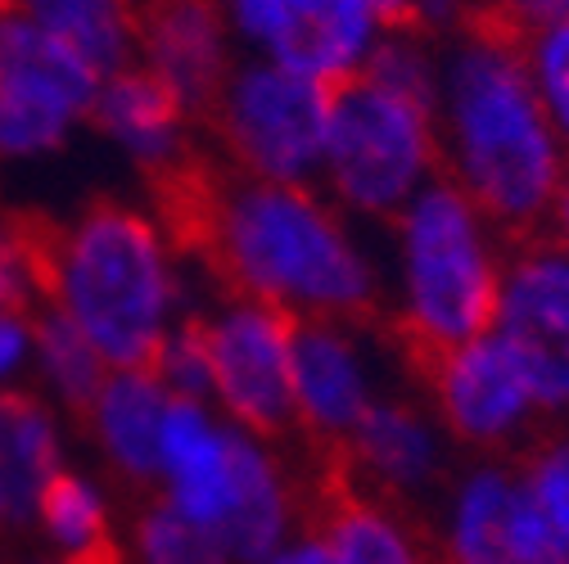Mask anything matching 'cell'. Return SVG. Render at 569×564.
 Returning a JSON list of instances; mask_svg holds the SVG:
<instances>
[{"label": "cell", "instance_id": "cell-1", "mask_svg": "<svg viewBox=\"0 0 569 564\" xmlns=\"http://www.w3.org/2000/svg\"><path fill=\"white\" fill-rule=\"evenodd\" d=\"M140 177L172 249L199 262L227 303L348 330L389 321L362 253L303 181L253 177L194 140L140 163Z\"/></svg>", "mask_w": 569, "mask_h": 564}, {"label": "cell", "instance_id": "cell-2", "mask_svg": "<svg viewBox=\"0 0 569 564\" xmlns=\"http://www.w3.org/2000/svg\"><path fill=\"white\" fill-rule=\"evenodd\" d=\"M317 483L321 461L299 465L290 443L258 439L208 402L172 397L154 497L203 524L236 564H262L290 542L312 520Z\"/></svg>", "mask_w": 569, "mask_h": 564}, {"label": "cell", "instance_id": "cell-3", "mask_svg": "<svg viewBox=\"0 0 569 564\" xmlns=\"http://www.w3.org/2000/svg\"><path fill=\"white\" fill-rule=\"evenodd\" d=\"M533 59L488 41H466L452 63V127L461 190L511 244L542 235V213L560 185L556 135L533 87Z\"/></svg>", "mask_w": 569, "mask_h": 564}, {"label": "cell", "instance_id": "cell-4", "mask_svg": "<svg viewBox=\"0 0 569 564\" xmlns=\"http://www.w3.org/2000/svg\"><path fill=\"white\" fill-rule=\"evenodd\" d=\"M46 308L73 321L109 371H154L172 308L154 226L109 194L91 199L59 231V290Z\"/></svg>", "mask_w": 569, "mask_h": 564}, {"label": "cell", "instance_id": "cell-5", "mask_svg": "<svg viewBox=\"0 0 569 564\" xmlns=\"http://www.w3.org/2000/svg\"><path fill=\"white\" fill-rule=\"evenodd\" d=\"M407 240V308L385 321L398 357L416 375L443 352L497 330L502 271L479 240V218L466 190L448 177L416 194L402 218Z\"/></svg>", "mask_w": 569, "mask_h": 564}, {"label": "cell", "instance_id": "cell-6", "mask_svg": "<svg viewBox=\"0 0 569 564\" xmlns=\"http://www.w3.org/2000/svg\"><path fill=\"white\" fill-rule=\"evenodd\" d=\"M326 163L339 194L362 213L393 218L425 168L443 172L435 109L389 91L362 63L339 78H326Z\"/></svg>", "mask_w": 569, "mask_h": 564}, {"label": "cell", "instance_id": "cell-7", "mask_svg": "<svg viewBox=\"0 0 569 564\" xmlns=\"http://www.w3.org/2000/svg\"><path fill=\"white\" fill-rule=\"evenodd\" d=\"M330 91L326 78H303L280 63H258L231 78L218 113L203 131L227 150V159L267 181H303L326 159Z\"/></svg>", "mask_w": 569, "mask_h": 564}, {"label": "cell", "instance_id": "cell-8", "mask_svg": "<svg viewBox=\"0 0 569 564\" xmlns=\"http://www.w3.org/2000/svg\"><path fill=\"white\" fill-rule=\"evenodd\" d=\"M295 312L267 303H231L222 316H203L208 402L271 443H295Z\"/></svg>", "mask_w": 569, "mask_h": 564}, {"label": "cell", "instance_id": "cell-9", "mask_svg": "<svg viewBox=\"0 0 569 564\" xmlns=\"http://www.w3.org/2000/svg\"><path fill=\"white\" fill-rule=\"evenodd\" d=\"M416 380L443 434L479 456H497L502 447L525 443L529 425L542 415L516 357L497 334L443 352L430 366H420Z\"/></svg>", "mask_w": 569, "mask_h": 564}, {"label": "cell", "instance_id": "cell-10", "mask_svg": "<svg viewBox=\"0 0 569 564\" xmlns=\"http://www.w3.org/2000/svg\"><path fill=\"white\" fill-rule=\"evenodd\" d=\"M492 334L516 357L538 411L569 420V258L551 240L525 244L507 271Z\"/></svg>", "mask_w": 569, "mask_h": 564}, {"label": "cell", "instance_id": "cell-11", "mask_svg": "<svg viewBox=\"0 0 569 564\" xmlns=\"http://www.w3.org/2000/svg\"><path fill=\"white\" fill-rule=\"evenodd\" d=\"M448 443L452 439L443 434L430 406L380 397L352 430V439L321 465L389 502L420 506L448 474Z\"/></svg>", "mask_w": 569, "mask_h": 564}, {"label": "cell", "instance_id": "cell-12", "mask_svg": "<svg viewBox=\"0 0 569 564\" xmlns=\"http://www.w3.org/2000/svg\"><path fill=\"white\" fill-rule=\"evenodd\" d=\"M118 10L140 59L186 95L190 118L203 127L231 87L218 0H118Z\"/></svg>", "mask_w": 569, "mask_h": 564}, {"label": "cell", "instance_id": "cell-13", "mask_svg": "<svg viewBox=\"0 0 569 564\" xmlns=\"http://www.w3.org/2000/svg\"><path fill=\"white\" fill-rule=\"evenodd\" d=\"M367 362L352 348L348 325H295V439L312 461H330L376 406Z\"/></svg>", "mask_w": 569, "mask_h": 564}, {"label": "cell", "instance_id": "cell-14", "mask_svg": "<svg viewBox=\"0 0 569 564\" xmlns=\"http://www.w3.org/2000/svg\"><path fill=\"white\" fill-rule=\"evenodd\" d=\"M367 0H236V23L303 78H339L358 68L371 32Z\"/></svg>", "mask_w": 569, "mask_h": 564}, {"label": "cell", "instance_id": "cell-15", "mask_svg": "<svg viewBox=\"0 0 569 564\" xmlns=\"http://www.w3.org/2000/svg\"><path fill=\"white\" fill-rule=\"evenodd\" d=\"M308 524L321 533L335 564H439L430 520L416 506L367 492L326 465Z\"/></svg>", "mask_w": 569, "mask_h": 564}, {"label": "cell", "instance_id": "cell-16", "mask_svg": "<svg viewBox=\"0 0 569 564\" xmlns=\"http://www.w3.org/2000/svg\"><path fill=\"white\" fill-rule=\"evenodd\" d=\"M516 497L520 479L502 456H479L443 483L430 537L439 564H520L516 555Z\"/></svg>", "mask_w": 569, "mask_h": 564}, {"label": "cell", "instance_id": "cell-17", "mask_svg": "<svg viewBox=\"0 0 569 564\" xmlns=\"http://www.w3.org/2000/svg\"><path fill=\"white\" fill-rule=\"evenodd\" d=\"M168 406L172 393L154 371H109L100 397L78 420L82 434L96 443L109 479H118L122 487L154 492Z\"/></svg>", "mask_w": 569, "mask_h": 564}, {"label": "cell", "instance_id": "cell-18", "mask_svg": "<svg viewBox=\"0 0 569 564\" xmlns=\"http://www.w3.org/2000/svg\"><path fill=\"white\" fill-rule=\"evenodd\" d=\"M32 533L46 555L73 564H118L122 524L113 506V487L87 470L63 465L37 497Z\"/></svg>", "mask_w": 569, "mask_h": 564}, {"label": "cell", "instance_id": "cell-19", "mask_svg": "<svg viewBox=\"0 0 569 564\" xmlns=\"http://www.w3.org/2000/svg\"><path fill=\"white\" fill-rule=\"evenodd\" d=\"M63 430L54 406L32 389H0V492L10 524H32L41 487L63 470Z\"/></svg>", "mask_w": 569, "mask_h": 564}, {"label": "cell", "instance_id": "cell-20", "mask_svg": "<svg viewBox=\"0 0 569 564\" xmlns=\"http://www.w3.org/2000/svg\"><path fill=\"white\" fill-rule=\"evenodd\" d=\"M91 122L104 127L109 135H118L136 154V163H150V159H163L177 145H186V127L194 118L186 109V95L163 73H154L150 63H140V68L127 63L100 82Z\"/></svg>", "mask_w": 569, "mask_h": 564}, {"label": "cell", "instance_id": "cell-21", "mask_svg": "<svg viewBox=\"0 0 569 564\" xmlns=\"http://www.w3.org/2000/svg\"><path fill=\"white\" fill-rule=\"evenodd\" d=\"M0 78H10L46 100H54L63 113L91 118L100 100V73L50 28H41L28 10L0 14Z\"/></svg>", "mask_w": 569, "mask_h": 564}, {"label": "cell", "instance_id": "cell-22", "mask_svg": "<svg viewBox=\"0 0 569 564\" xmlns=\"http://www.w3.org/2000/svg\"><path fill=\"white\" fill-rule=\"evenodd\" d=\"M520 564H569V430L542 434L516 461Z\"/></svg>", "mask_w": 569, "mask_h": 564}, {"label": "cell", "instance_id": "cell-23", "mask_svg": "<svg viewBox=\"0 0 569 564\" xmlns=\"http://www.w3.org/2000/svg\"><path fill=\"white\" fill-rule=\"evenodd\" d=\"M32 357L54 402L73 420H82L109 380V362L91 348V339L63 312L37 303L32 308Z\"/></svg>", "mask_w": 569, "mask_h": 564}, {"label": "cell", "instance_id": "cell-24", "mask_svg": "<svg viewBox=\"0 0 569 564\" xmlns=\"http://www.w3.org/2000/svg\"><path fill=\"white\" fill-rule=\"evenodd\" d=\"M118 564H236V560L203 524H194L190 515H181L177 506L150 492L122 524Z\"/></svg>", "mask_w": 569, "mask_h": 564}, {"label": "cell", "instance_id": "cell-25", "mask_svg": "<svg viewBox=\"0 0 569 564\" xmlns=\"http://www.w3.org/2000/svg\"><path fill=\"white\" fill-rule=\"evenodd\" d=\"M28 14L63 37L96 73H118L127 68V23L118 0H23Z\"/></svg>", "mask_w": 569, "mask_h": 564}, {"label": "cell", "instance_id": "cell-26", "mask_svg": "<svg viewBox=\"0 0 569 564\" xmlns=\"http://www.w3.org/2000/svg\"><path fill=\"white\" fill-rule=\"evenodd\" d=\"M154 375L168 384L172 397H194L208 402L212 397V371H208V330L203 316L190 312L177 330H168L163 352L154 362Z\"/></svg>", "mask_w": 569, "mask_h": 564}, {"label": "cell", "instance_id": "cell-27", "mask_svg": "<svg viewBox=\"0 0 569 564\" xmlns=\"http://www.w3.org/2000/svg\"><path fill=\"white\" fill-rule=\"evenodd\" d=\"M533 54H538V82H542V95L551 104V118L569 135V23L542 28Z\"/></svg>", "mask_w": 569, "mask_h": 564}, {"label": "cell", "instance_id": "cell-28", "mask_svg": "<svg viewBox=\"0 0 569 564\" xmlns=\"http://www.w3.org/2000/svg\"><path fill=\"white\" fill-rule=\"evenodd\" d=\"M32 352V312H0V389H14L19 366Z\"/></svg>", "mask_w": 569, "mask_h": 564}, {"label": "cell", "instance_id": "cell-29", "mask_svg": "<svg viewBox=\"0 0 569 564\" xmlns=\"http://www.w3.org/2000/svg\"><path fill=\"white\" fill-rule=\"evenodd\" d=\"M262 564H335V560H330V551H326L321 533H317L312 524H303L290 542H280Z\"/></svg>", "mask_w": 569, "mask_h": 564}, {"label": "cell", "instance_id": "cell-30", "mask_svg": "<svg viewBox=\"0 0 569 564\" xmlns=\"http://www.w3.org/2000/svg\"><path fill=\"white\" fill-rule=\"evenodd\" d=\"M37 308V299L28 294V285H23V275H19V266H14V258H10V249L0 244V312H32Z\"/></svg>", "mask_w": 569, "mask_h": 564}, {"label": "cell", "instance_id": "cell-31", "mask_svg": "<svg viewBox=\"0 0 569 564\" xmlns=\"http://www.w3.org/2000/svg\"><path fill=\"white\" fill-rule=\"evenodd\" d=\"M516 6L529 14V23L542 32V28H556V23H569V0H516Z\"/></svg>", "mask_w": 569, "mask_h": 564}, {"label": "cell", "instance_id": "cell-32", "mask_svg": "<svg viewBox=\"0 0 569 564\" xmlns=\"http://www.w3.org/2000/svg\"><path fill=\"white\" fill-rule=\"evenodd\" d=\"M420 10H425V19H457L461 0H420Z\"/></svg>", "mask_w": 569, "mask_h": 564}, {"label": "cell", "instance_id": "cell-33", "mask_svg": "<svg viewBox=\"0 0 569 564\" xmlns=\"http://www.w3.org/2000/svg\"><path fill=\"white\" fill-rule=\"evenodd\" d=\"M556 222H560V231H565V240H569V185H565L560 199H556Z\"/></svg>", "mask_w": 569, "mask_h": 564}, {"label": "cell", "instance_id": "cell-34", "mask_svg": "<svg viewBox=\"0 0 569 564\" xmlns=\"http://www.w3.org/2000/svg\"><path fill=\"white\" fill-rule=\"evenodd\" d=\"M19 564H73V560H54V555L37 551V555H28V560H19Z\"/></svg>", "mask_w": 569, "mask_h": 564}, {"label": "cell", "instance_id": "cell-35", "mask_svg": "<svg viewBox=\"0 0 569 564\" xmlns=\"http://www.w3.org/2000/svg\"><path fill=\"white\" fill-rule=\"evenodd\" d=\"M6 528H14V524H10V511H6V492H0V533Z\"/></svg>", "mask_w": 569, "mask_h": 564}]
</instances>
